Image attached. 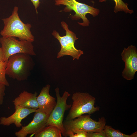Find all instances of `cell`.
<instances>
[{
    "instance_id": "6da1fadb",
    "label": "cell",
    "mask_w": 137,
    "mask_h": 137,
    "mask_svg": "<svg viewBox=\"0 0 137 137\" xmlns=\"http://www.w3.org/2000/svg\"><path fill=\"white\" fill-rule=\"evenodd\" d=\"M18 8L15 6L11 15L2 19L4 27L0 32L3 37H14L20 40L33 42L35 38L30 30L32 27L30 23L25 24L19 16Z\"/></svg>"
},
{
    "instance_id": "7a4b0ae2",
    "label": "cell",
    "mask_w": 137,
    "mask_h": 137,
    "mask_svg": "<svg viewBox=\"0 0 137 137\" xmlns=\"http://www.w3.org/2000/svg\"><path fill=\"white\" fill-rule=\"evenodd\" d=\"M34 63L31 56L18 53L9 58L6 69V75L18 81L27 79L33 68Z\"/></svg>"
},
{
    "instance_id": "3957f363",
    "label": "cell",
    "mask_w": 137,
    "mask_h": 137,
    "mask_svg": "<svg viewBox=\"0 0 137 137\" xmlns=\"http://www.w3.org/2000/svg\"><path fill=\"white\" fill-rule=\"evenodd\" d=\"M73 101L66 120L73 119L85 114H93L99 111L100 107H95L96 99L87 93L76 92L72 97Z\"/></svg>"
},
{
    "instance_id": "277c9868",
    "label": "cell",
    "mask_w": 137,
    "mask_h": 137,
    "mask_svg": "<svg viewBox=\"0 0 137 137\" xmlns=\"http://www.w3.org/2000/svg\"><path fill=\"white\" fill-rule=\"evenodd\" d=\"M61 25L66 31V35L63 36L60 35L56 30H54L52 35L59 41L61 46V49L58 53L57 58L65 55H70L72 57L73 60H78L80 56L83 54V51L77 49L75 47V41L78 39L76 34L70 30L67 24L62 21Z\"/></svg>"
},
{
    "instance_id": "5b68a950",
    "label": "cell",
    "mask_w": 137,
    "mask_h": 137,
    "mask_svg": "<svg viewBox=\"0 0 137 137\" xmlns=\"http://www.w3.org/2000/svg\"><path fill=\"white\" fill-rule=\"evenodd\" d=\"M0 43L5 61L7 62L10 56L15 54L24 53L31 56L36 55L31 41L18 39L14 37H2L0 38Z\"/></svg>"
},
{
    "instance_id": "8992f818",
    "label": "cell",
    "mask_w": 137,
    "mask_h": 137,
    "mask_svg": "<svg viewBox=\"0 0 137 137\" xmlns=\"http://www.w3.org/2000/svg\"><path fill=\"white\" fill-rule=\"evenodd\" d=\"M57 98L56 104L50 114L47 121L46 126L52 125L58 127L63 136L66 137V131L64 127L63 121L65 111L70 109L71 105L68 104L67 100L70 94L65 91L61 96L58 87L55 90Z\"/></svg>"
},
{
    "instance_id": "52a82bcc",
    "label": "cell",
    "mask_w": 137,
    "mask_h": 137,
    "mask_svg": "<svg viewBox=\"0 0 137 137\" xmlns=\"http://www.w3.org/2000/svg\"><path fill=\"white\" fill-rule=\"evenodd\" d=\"M55 4L57 6H66L64 11L68 12L73 11L75 14L72 16L73 19H79L81 18L83 22H78L80 25L88 26L90 24L89 21L86 17V14H89L93 17L97 16L100 12L99 10L84 3H80L76 0H55Z\"/></svg>"
},
{
    "instance_id": "ba28073f",
    "label": "cell",
    "mask_w": 137,
    "mask_h": 137,
    "mask_svg": "<svg viewBox=\"0 0 137 137\" xmlns=\"http://www.w3.org/2000/svg\"><path fill=\"white\" fill-rule=\"evenodd\" d=\"M106 124V120L104 117L96 121L92 119L90 114L82 115L76 119L66 120L63 123L66 132L69 130L99 132L103 130Z\"/></svg>"
},
{
    "instance_id": "9c48e42d",
    "label": "cell",
    "mask_w": 137,
    "mask_h": 137,
    "mask_svg": "<svg viewBox=\"0 0 137 137\" xmlns=\"http://www.w3.org/2000/svg\"><path fill=\"white\" fill-rule=\"evenodd\" d=\"M121 55L125 63V67L122 76L125 79L130 80L134 79L137 71V50L134 46L131 45L124 48Z\"/></svg>"
},
{
    "instance_id": "30bf717a",
    "label": "cell",
    "mask_w": 137,
    "mask_h": 137,
    "mask_svg": "<svg viewBox=\"0 0 137 137\" xmlns=\"http://www.w3.org/2000/svg\"><path fill=\"white\" fill-rule=\"evenodd\" d=\"M39 109L35 112L33 120L27 125L22 126V128L15 133L17 137H26L29 134H35L46 126L49 116Z\"/></svg>"
},
{
    "instance_id": "8fae6325",
    "label": "cell",
    "mask_w": 137,
    "mask_h": 137,
    "mask_svg": "<svg viewBox=\"0 0 137 137\" xmlns=\"http://www.w3.org/2000/svg\"><path fill=\"white\" fill-rule=\"evenodd\" d=\"M15 105V111L11 116L8 117H1L0 124L4 126H8L14 124L18 128L22 126V120L28 115L35 112L36 109L26 108L18 105Z\"/></svg>"
},
{
    "instance_id": "7c38bea8",
    "label": "cell",
    "mask_w": 137,
    "mask_h": 137,
    "mask_svg": "<svg viewBox=\"0 0 137 137\" xmlns=\"http://www.w3.org/2000/svg\"><path fill=\"white\" fill-rule=\"evenodd\" d=\"M50 87V85L48 84L43 87L37 97L38 109L49 115L55 107L57 102L56 99L49 94Z\"/></svg>"
},
{
    "instance_id": "4fadbf2b",
    "label": "cell",
    "mask_w": 137,
    "mask_h": 137,
    "mask_svg": "<svg viewBox=\"0 0 137 137\" xmlns=\"http://www.w3.org/2000/svg\"><path fill=\"white\" fill-rule=\"evenodd\" d=\"M37 93L28 92L24 91L21 92L13 101L14 105L22 107L35 109L38 108V105L37 101Z\"/></svg>"
},
{
    "instance_id": "5bb4252c",
    "label": "cell",
    "mask_w": 137,
    "mask_h": 137,
    "mask_svg": "<svg viewBox=\"0 0 137 137\" xmlns=\"http://www.w3.org/2000/svg\"><path fill=\"white\" fill-rule=\"evenodd\" d=\"M61 132L57 126L52 125L46 126L34 134L35 137H61Z\"/></svg>"
},
{
    "instance_id": "9a60e30c",
    "label": "cell",
    "mask_w": 137,
    "mask_h": 137,
    "mask_svg": "<svg viewBox=\"0 0 137 137\" xmlns=\"http://www.w3.org/2000/svg\"><path fill=\"white\" fill-rule=\"evenodd\" d=\"M106 137H136L137 132H135L130 135L121 132L119 130L114 129L111 126L105 125L103 129Z\"/></svg>"
},
{
    "instance_id": "2e32d148",
    "label": "cell",
    "mask_w": 137,
    "mask_h": 137,
    "mask_svg": "<svg viewBox=\"0 0 137 137\" xmlns=\"http://www.w3.org/2000/svg\"><path fill=\"white\" fill-rule=\"evenodd\" d=\"M107 0H99L100 2L106 1ZM115 3L114 8V12L116 13L118 11H124L126 13L131 14L133 12L132 10L129 9L128 7V4L125 3L122 0H113Z\"/></svg>"
},
{
    "instance_id": "e0dca14e",
    "label": "cell",
    "mask_w": 137,
    "mask_h": 137,
    "mask_svg": "<svg viewBox=\"0 0 137 137\" xmlns=\"http://www.w3.org/2000/svg\"><path fill=\"white\" fill-rule=\"evenodd\" d=\"M7 62L0 61V83L9 86V84L6 77V69Z\"/></svg>"
},
{
    "instance_id": "ac0fdd59",
    "label": "cell",
    "mask_w": 137,
    "mask_h": 137,
    "mask_svg": "<svg viewBox=\"0 0 137 137\" xmlns=\"http://www.w3.org/2000/svg\"><path fill=\"white\" fill-rule=\"evenodd\" d=\"M87 132L80 130H69L66 132V137H87Z\"/></svg>"
},
{
    "instance_id": "d6986e66",
    "label": "cell",
    "mask_w": 137,
    "mask_h": 137,
    "mask_svg": "<svg viewBox=\"0 0 137 137\" xmlns=\"http://www.w3.org/2000/svg\"><path fill=\"white\" fill-rule=\"evenodd\" d=\"M87 137H106V136L105 132L103 130L99 132H87Z\"/></svg>"
},
{
    "instance_id": "ffe728a7",
    "label": "cell",
    "mask_w": 137,
    "mask_h": 137,
    "mask_svg": "<svg viewBox=\"0 0 137 137\" xmlns=\"http://www.w3.org/2000/svg\"><path fill=\"white\" fill-rule=\"evenodd\" d=\"M5 86L4 84L0 83V105L2 104L3 102L5 95Z\"/></svg>"
},
{
    "instance_id": "44dd1931",
    "label": "cell",
    "mask_w": 137,
    "mask_h": 137,
    "mask_svg": "<svg viewBox=\"0 0 137 137\" xmlns=\"http://www.w3.org/2000/svg\"><path fill=\"white\" fill-rule=\"evenodd\" d=\"M40 0H30L35 8L37 14L38 13L37 9L39 6L40 2Z\"/></svg>"
},
{
    "instance_id": "7402d4cb",
    "label": "cell",
    "mask_w": 137,
    "mask_h": 137,
    "mask_svg": "<svg viewBox=\"0 0 137 137\" xmlns=\"http://www.w3.org/2000/svg\"><path fill=\"white\" fill-rule=\"evenodd\" d=\"M0 61H5L2 49L1 47H0Z\"/></svg>"
}]
</instances>
